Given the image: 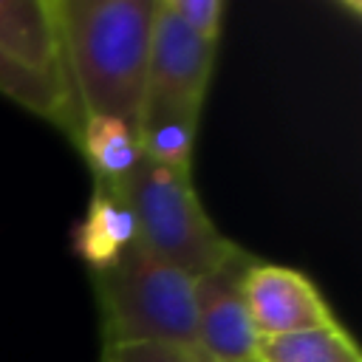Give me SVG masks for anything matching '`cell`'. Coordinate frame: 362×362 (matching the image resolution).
I'll return each instance as SVG.
<instances>
[{
  "label": "cell",
  "instance_id": "obj_9",
  "mask_svg": "<svg viewBox=\"0 0 362 362\" xmlns=\"http://www.w3.org/2000/svg\"><path fill=\"white\" fill-rule=\"evenodd\" d=\"M198 122H201L198 107L147 96L141 122L136 127L141 158H147L150 164H158V167L189 173Z\"/></svg>",
  "mask_w": 362,
  "mask_h": 362
},
{
  "label": "cell",
  "instance_id": "obj_10",
  "mask_svg": "<svg viewBox=\"0 0 362 362\" xmlns=\"http://www.w3.org/2000/svg\"><path fill=\"white\" fill-rule=\"evenodd\" d=\"M76 144L90 164L93 184L110 187L116 192L127 184L141 161L136 130L110 116H85Z\"/></svg>",
  "mask_w": 362,
  "mask_h": 362
},
{
  "label": "cell",
  "instance_id": "obj_8",
  "mask_svg": "<svg viewBox=\"0 0 362 362\" xmlns=\"http://www.w3.org/2000/svg\"><path fill=\"white\" fill-rule=\"evenodd\" d=\"M136 240V221L122 192L93 184L90 204L71 232V249L82 263L99 274L116 266L122 252Z\"/></svg>",
  "mask_w": 362,
  "mask_h": 362
},
{
  "label": "cell",
  "instance_id": "obj_1",
  "mask_svg": "<svg viewBox=\"0 0 362 362\" xmlns=\"http://www.w3.org/2000/svg\"><path fill=\"white\" fill-rule=\"evenodd\" d=\"M156 6L158 0H54L68 85L82 119L110 116L139 127Z\"/></svg>",
  "mask_w": 362,
  "mask_h": 362
},
{
  "label": "cell",
  "instance_id": "obj_14",
  "mask_svg": "<svg viewBox=\"0 0 362 362\" xmlns=\"http://www.w3.org/2000/svg\"><path fill=\"white\" fill-rule=\"evenodd\" d=\"M102 362H201V356L170 342H133L102 348Z\"/></svg>",
  "mask_w": 362,
  "mask_h": 362
},
{
  "label": "cell",
  "instance_id": "obj_12",
  "mask_svg": "<svg viewBox=\"0 0 362 362\" xmlns=\"http://www.w3.org/2000/svg\"><path fill=\"white\" fill-rule=\"evenodd\" d=\"M257 362H362V354L354 337L334 322L260 339Z\"/></svg>",
  "mask_w": 362,
  "mask_h": 362
},
{
  "label": "cell",
  "instance_id": "obj_13",
  "mask_svg": "<svg viewBox=\"0 0 362 362\" xmlns=\"http://www.w3.org/2000/svg\"><path fill=\"white\" fill-rule=\"evenodd\" d=\"M170 11L187 25L192 28L198 37L218 42L221 37V23H223V0H167Z\"/></svg>",
  "mask_w": 362,
  "mask_h": 362
},
{
  "label": "cell",
  "instance_id": "obj_2",
  "mask_svg": "<svg viewBox=\"0 0 362 362\" xmlns=\"http://www.w3.org/2000/svg\"><path fill=\"white\" fill-rule=\"evenodd\" d=\"M102 348L170 342L198 354L195 277L158 260L139 238L116 266L93 274Z\"/></svg>",
  "mask_w": 362,
  "mask_h": 362
},
{
  "label": "cell",
  "instance_id": "obj_3",
  "mask_svg": "<svg viewBox=\"0 0 362 362\" xmlns=\"http://www.w3.org/2000/svg\"><path fill=\"white\" fill-rule=\"evenodd\" d=\"M119 192L133 212L136 238L158 260L192 277L215 269L235 246L204 212L189 173L141 158Z\"/></svg>",
  "mask_w": 362,
  "mask_h": 362
},
{
  "label": "cell",
  "instance_id": "obj_5",
  "mask_svg": "<svg viewBox=\"0 0 362 362\" xmlns=\"http://www.w3.org/2000/svg\"><path fill=\"white\" fill-rule=\"evenodd\" d=\"M215 54L218 42L198 37L170 11L167 0H158L150 31L147 96L201 110L212 79Z\"/></svg>",
  "mask_w": 362,
  "mask_h": 362
},
{
  "label": "cell",
  "instance_id": "obj_4",
  "mask_svg": "<svg viewBox=\"0 0 362 362\" xmlns=\"http://www.w3.org/2000/svg\"><path fill=\"white\" fill-rule=\"evenodd\" d=\"M252 263L255 257L235 243L215 269L195 277L201 362H257L260 337L243 297V277Z\"/></svg>",
  "mask_w": 362,
  "mask_h": 362
},
{
  "label": "cell",
  "instance_id": "obj_7",
  "mask_svg": "<svg viewBox=\"0 0 362 362\" xmlns=\"http://www.w3.org/2000/svg\"><path fill=\"white\" fill-rule=\"evenodd\" d=\"M0 51L71 93L54 0H0Z\"/></svg>",
  "mask_w": 362,
  "mask_h": 362
},
{
  "label": "cell",
  "instance_id": "obj_11",
  "mask_svg": "<svg viewBox=\"0 0 362 362\" xmlns=\"http://www.w3.org/2000/svg\"><path fill=\"white\" fill-rule=\"evenodd\" d=\"M0 93L8 96L11 102H17L20 107L48 119L51 124L65 130L74 141L79 139L82 116H79L74 96L68 90H62L59 85H54L51 79L31 74L28 68L14 62L3 51H0Z\"/></svg>",
  "mask_w": 362,
  "mask_h": 362
},
{
  "label": "cell",
  "instance_id": "obj_6",
  "mask_svg": "<svg viewBox=\"0 0 362 362\" xmlns=\"http://www.w3.org/2000/svg\"><path fill=\"white\" fill-rule=\"evenodd\" d=\"M243 297L260 339L337 322L314 280L291 266L255 260L243 277Z\"/></svg>",
  "mask_w": 362,
  "mask_h": 362
}]
</instances>
